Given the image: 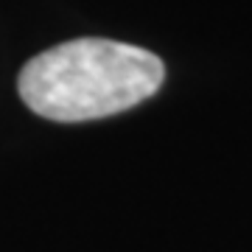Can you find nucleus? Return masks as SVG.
<instances>
[{"instance_id": "f257e3e1", "label": "nucleus", "mask_w": 252, "mask_h": 252, "mask_svg": "<svg viewBox=\"0 0 252 252\" xmlns=\"http://www.w3.org/2000/svg\"><path fill=\"white\" fill-rule=\"evenodd\" d=\"M165 64L146 48L84 36L48 48L20 70L26 107L59 124L95 121L152 98L162 87Z\"/></svg>"}]
</instances>
